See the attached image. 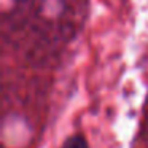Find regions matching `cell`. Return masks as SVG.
<instances>
[{
    "instance_id": "obj_1",
    "label": "cell",
    "mask_w": 148,
    "mask_h": 148,
    "mask_svg": "<svg viewBox=\"0 0 148 148\" xmlns=\"http://www.w3.org/2000/svg\"><path fill=\"white\" fill-rule=\"evenodd\" d=\"M62 148H89V147H88L86 138H84L81 134H73L64 142Z\"/></svg>"
}]
</instances>
